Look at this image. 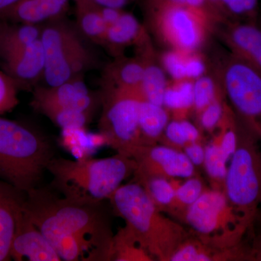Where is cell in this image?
Instances as JSON below:
<instances>
[{
	"label": "cell",
	"instance_id": "cell-1",
	"mask_svg": "<svg viewBox=\"0 0 261 261\" xmlns=\"http://www.w3.org/2000/svg\"><path fill=\"white\" fill-rule=\"evenodd\" d=\"M23 210L62 260H109L113 235L102 202L60 197L38 187L25 194Z\"/></svg>",
	"mask_w": 261,
	"mask_h": 261
},
{
	"label": "cell",
	"instance_id": "cell-2",
	"mask_svg": "<svg viewBox=\"0 0 261 261\" xmlns=\"http://www.w3.org/2000/svg\"><path fill=\"white\" fill-rule=\"evenodd\" d=\"M136 238L159 260H169L189 235L181 225L163 216L138 182L122 185L108 199Z\"/></svg>",
	"mask_w": 261,
	"mask_h": 261
},
{
	"label": "cell",
	"instance_id": "cell-3",
	"mask_svg": "<svg viewBox=\"0 0 261 261\" xmlns=\"http://www.w3.org/2000/svg\"><path fill=\"white\" fill-rule=\"evenodd\" d=\"M136 168L133 159L118 152L105 159L55 157L47 171L53 176L51 187L56 192L75 200L98 202L108 200Z\"/></svg>",
	"mask_w": 261,
	"mask_h": 261
},
{
	"label": "cell",
	"instance_id": "cell-4",
	"mask_svg": "<svg viewBox=\"0 0 261 261\" xmlns=\"http://www.w3.org/2000/svg\"><path fill=\"white\" fill-rule=\"evenodd\" d=\"M55 157L54 147L45 136L0 117V180L27 194L39 187Z\"/></svg>",
	"mask_w": 261,
	"mask_h": 261
},
{
	"label": "cell",
	"instance_id": "cell-5",
	"mask_svg": "<svg viewBox=\"0 0 261 261\" xmlns=\"http://www.w3.org/2000/svg\"><path fill=\"white\" fill-rule=\"evenodd\" d=\"M184 219L205 245L230 251L250 227L230 203L223 190H205L187 208Z\"/></svg>",
	"mask_w": 261,
	"mask_h": 261
},
{
	"label": "cell",
	"instance_id": "cell-6",
	"mask_svg": "<svg viewBox=\"0 0 261 261\" xmlns=\"http://www.w3.org/2000/svg\"><path fill=\"white\" fill-rule=\"evenodd\" d=\"M259 142L238 119V143L228 166L224 192L230 203L250 225L261 207Z\"/></svg>",
	"mask_w": 261,
	"mask_h": 261
},
{
	"label": "cell",
	"instance_id": "cell-7",
	"mask_svg": "<svg viewBox=\"0 0 261 261\" xmlns=\"http://www.w3.org/2000/svg\"><path fill=\"white\" fill-rule=\"evenodd\" d=\"M41 41L45 55L44 78L47 87H56L84 74L94 58L79 33L57 20L42 27Z\"/></svg>",
	"mask_w": 261,
	"mask_h": 261
},
{
	"label": "cell",
	"instance_id": "cell-8",
	"mask_svg": "<svg viewBox=\"0 0 261 261\" xmlns=\"http://www.w3.org/2000/svg\"><path fill=\"white\" fill-rule=\"evenodd\" d=\"M223 92L244 126L261 142V71L231 53L222 63Z\"/></svg>",
	"mask_w": 261,
	"mask_h": 261
},
{
	"label": "cell",
	"instance_id": "cell-9",
	"mask_svg": "<svg viewBox=\"0 0 261 261\" xmlns=\"http://www.w3.org/2000/svg\"><path fill=\"white\" fill-rule=\"evenodd\" d=\"M152 29L173 49L195 53L205 42L216 20L202 10L181 5L146 7Z\"/></svg>",
	"mask_w": 261,
	"mask_h": 261
},
{
	"label": "cell",
	"instance_id": "cell-10",
	"mask_svg": "<svg viewBox=\"0 0 261 261\" xmlns=\"http://www.w3.org/2000/svg\"><path fill=\"white\" fill-rule=\"evenodd\" d=\"M102 112L98 123L99 132L106 137L108 145L120 153L142 146L139 111L142 100L137 92L102 87Z\"/></svg>",
	"mask_w": 261,
	"mask_h": 261
},
{
	"label": "cell",
	"instance_id": "cell-11",
	"mask_svg": "<svg viewBox=\"0 0 261 261\" xmlns=\"http://www.w3.org/2000/svg\"><path fill=\"white\" fill-rule=\"evenodd\" d=\"M135 161V180L161 176L188 178L195 176V166L185 152L168 145L138 146L126 153Z\"/></svg>",
	"mask_w": 261,
	"mask_h": 261
},
{
	"label": "cell",
	"instance_id": "cell-12",
	"mask_svg": "<svg viewBox=\"0 0 261 261\" xmlns=\"http://www.w3.org/2000/svg\"><path fill=\"white\" fill-rule=\"evenodd\" d=\"M10 257L17 261L24 258L31 261L62 260L50 242L32 222L23 206L17 216Z\"/></svg>",
	"mask_w": 261,
	"mask_h": 261
},
{
	"label": "cell",
	"instance_id": "cell-13",
	"mask_svg": "<svg viewBox=\"0 0 261 261\" xmlns=\"http://www.w3.org/2000/svg\"><path fill=\"white\" fill-rule=\"evenodd\" d=\"M32 101L50 103L90 114L95 106V99L84 82L83 75L56 87H36Z\"/></svg>",
	"mask_w": 261,
	"mask_h": 261
},
{
	"label": "cell",
	"instance_id": "cell-14",
	"mask_svg": "<svg viewBox=\"0 0 261 261\" xmlns=\"http://www.w3.org/2000/svg\"><path fill=\"white\" fill-rule=\"evenodd\" d=\"M2 61L3 71L14 81L18 88L33 85L43 77L45 66L40 38Z\"/></svg>",
	"mask_w": 261,
	"mask_h": 261
},
{
	"label": "cell",
	"instance_id": "cell-15",
	"mask_svg": "<svg viewBox=\"0 0 261 261\" xmlns=\"http://www.w3.org/2000/svg\"><path fill=\"white\" fill-rule=\"evenodd\" d=\"M224 38L231 53L261 71V27L255 20L230 22L225 29Z\"/></svg>",
	"mask_w": 261,
	"mask_h": 261
},
{
	"label": "cell",
	"instance_id": "cell-16",
	"mask_svg": "<svg viewBox=\"0 0 261 261\" xmlns=\"http://www.w3.org/2000/svg\"><path fill=\"white\" fill-rule=\"evenodd\" d=\"M68 0H20L0 11V20L12 23L39 24L57 20L65 13Z\"/></svg>",
	"mask_w": 261,
	"mask_h": 261
},
{
	"label": "cell",
	"instance_id": "cell-17",
	"mask_svg": "<svg viewBox=\"0 0 261 261\" xmlns=\"http://www.w3.org/2000/svg\"><path fill=\"white\" fill-rule=\"evenodd\" d=\"M25 194L0 180V261L11 260L10 250L17 216Z\"/></svg>",
	"mask_w": 261,
	"mask_h": 261
},
{
	"label": "cell",
	"instance_id": "cell-18",
	"mask_svg": "<svg viewBox=\"0 0 261 261\" xmlns=\"http://www.w3.org/2000/svg\"><path fill=\"white\" fill-rule=\"evenodd\" d=\"M137 56L144 64L143 78L140 94L143 100L163 106V97L167 88L168 82L162 65L154 60V53L149 37L137 46Z\"/></svg>",
	"mask_w": 261,
	"mask_h": 261
},
{
	"label": "cell",
	"instance_id": "cell-19",
	"mask_svg": "<svg viewBox=\"0 0 261 261\" xmlns=\"http://www.w3.org/2000/svg\"><path fill=\"white\" fill-rule=\"evenodd\" d=\"M143 73V62L140 56L133 58L118 56L103 70L102 87L140 94Z\"/></svg>",
	"mask_w": 261,
	"mask_h": 261
},
{
	"label": "cell",
	"instance_id": "cell-20",
	"mask_svg": "<svg viewBox=\"0 0 261 261\" xmlns=\"http://www.w3.org/2000/svg\"><path fill=\"white\" fill-rule=\"evenodd\" d=\"M148 37L145 28L130 13L122 12L119 18L108 27L106 43L103 47L116 57L121 56L124 48L137 46Z\"/></svg>",
	"mask_w": 261,
	"mask_h": 261
},
{
	"label": "cell",
	"instance_id": "cell-21",
	"mask_svg": "<svg viewBox=\"0 0 261 261\" xmlns=\"http://www.w3.org/2000/svg\"><path fill=\"white\" fill-rule=\"evenodd\" d=\"M42 27L0 20V59L2 61L41 37Z\"/></svg>",
	"mask_w": 261,
	"mask_h": 261
},
{
	"label": "cell",
	"instance_id": "cell-22",
	"mask_svg": "<svg viewBox=\"0 0 261 261\" xmlns=\"http://www.w3.org/2000/svg\"><path fill=\"white\" fill-rule=\"evenodd\" d=\"M74 1L79 30L92 42L104 46L108 25L101 15L100 7L91 0Z\"/></svg>",
	"mask_w": 261,
	"mask_h": 261
},
{
	"label": "cell",
	"instance_id": "cell-23",
	"mask_svg": "<svg viewBox=\"0 0 261 261\" xmlns=\"http://www.w3.org/2000/svg\"><path fill=\"white\" fill-rule=\"evenodd\" d=\"M168 122L169 115L166 108L142 99L139 111L142 146L155 145L162 137Z\"/></svg>",
	"mask_w": 261,
	"mask_h": 261
},
{
	"label": "cell",
	"instance_id": "cell-24",
	"mask_svg": "<svg viewBox=\"0 0 261 261\" xmlns=\"http://www.w3.org/2000/svg\"><path fill=\"white\" fill-rule=\"evenodd\" d=\"M152 257L126 226L113 235L109 260L147 261Z\"/></svg>",
	"mask_w": 261,
	"mask_h": 261
},
{
	"label": "cell",
	"instance_id": "cell-25",
	"mask_svg": "<svg viewBox=\"0 0 261 261\" xmlns=\"http://www.w3.org/2000/svg\"><path fill=\"white\" fill-rule=\"evenodd\" d=\"M31 106L35 111L47 117L53 123L63 130L84 128L92 118L90 113L67 109L50 103L32 101Z\"/></svg>",
	"mask_w": 261,
	"mask_h": 261
},
{
	"label": "cell",
	"instance_id": "cell-26",
	"mask_svg": "<svg viewBox=\"0 0 261 261\" xmlns=\"http://www.w3.org/2000/svg\"><path fill=\"white\" fill-rule=\"evenodd\" d=\"M168 84L163 97V107L176 113L178 116H185L194 107V81L173 80Z\"/></svg>",
	"mask_w": 261,
	"mask_h": 261
},
{
	"label": "cell",
	"instance_id": "cell-27",
	"mask_svg": "<svg viewBox=\"0 0 261 261\" xmlns=\"http://www.w3.org/2000/svg\"><path fill=\"white\" fill-rule=\"evenodd\" d=\"M230 252L213 248L197 238L195 240L189 237L175 250L169 261H211L217 260V258L226 260L224 255Z\"/></svg>",
	"mask_w": 261,
	"mask_h": 261
},
{
	"label": "cell",
	"instance_id": "cell-28",
	"mask_svg": "<svg viewBox=\"0 0 261 261\" xmlns=\"http://www.w3.org/2000/svg\"><path fill=\"white\" fill-rule=\"evenodd\" d=\"M145 188L151 200L161 211H168L172 205L178 185L169 178L153 176L135 180Z\"/></svg>",
	"mask_w": 261,
	"mask_h": 261
},
{
	"label": "cell",
	"instance_id": "cell-29",
	"mask_svg": "<svg viewBox=\"0 0 261 261\" xmlns=\"http://www.w3.org/2000/svg\"><path fill=\"white\" fill-rule=\"evenodd\" d=\"M205 190L200 178L195 176L186 178V181L176 187L174 200L168 212L184 219L187 208L197 200Z\"/></svg>",
	"mask_w": 261,
	"mask_h": 261
},
{
	"label": "cell",
	"instance_id": "cell-30",
	"mask_svg": "<svg viewBox=\"0 0 261 261\" xmlns=\"http://www.w3.org/2000/svg\"><path fill=\"white\" fill-rule=\"evenodd\" d=\"M203 166L207 176L214 182L216 190L224 191V181L228 170V161L225 159L216 141L205 147Z\"/></svg>",
	"mask_w": 261,
	"mask_h": 261
},
{
	"label": "cell",
	"instance_id": "cell-31",
	"mask_svg": "<svg viewBox=\"0 0 261 261\" xmlns=\"http://www.w3.org/2000/svg\"><path fill=\"white\" fill-rule=\"evenodd\" d=\"M163 134L168 142L175 147H184L188 144L198 142L200 137L198 128L185 119L168 122Z\"/></svg>",
	"mask_w": 261,
	"mask_h": 261
},
{
	"label": "cell",
	"instance_id": "cell-32",
	"mask_svg": "<svg viewBox=\"0 0 261 261\" xmlns=\"http://www.w3.org/2000/svg\"><path fill=\"white\" fill-rule=\"evenodd\" d=\"M193 94V108L197 113L221 96L219 85L214 79L205 75L194 81Z\"/></svg>",
	"mask_w": 261,
	"mask_h": 261
},
{
	"label": "cell",
	"instance_id": "cell-33",
	"mask_svg": "<svg viewBox=\"0 0 261 261\" xmlns=\"http://www.w3.org/2000/svg\"><path fill=\"white\" fill-rule=\"evenodd\" d=\"M226 16L255 20L259 0H218Z\"/></svg>",
	"mask_w": 261,
	"mask_h": 261
},
{
	"label": "cell",
	"instance_id": "cell-34",
	"mask_svg": "<svg viewBox=\"0 0 261 261\" xmlns=\"http://www.w3.org/2000/svg\"><path fill=\"white\" fill-rule=\"evenodd\" d=\"M190 53L172 49L163 55L161 65L173 80H187V61Z\"/></svg>",
	"mask_w": 261,
	"mask_h": 261
},
{
	"label": "cell",
	"instance_id": "cell-35",
	"mask_svg": "<svg viewBox=\"0 0 261 261\" xmlns=\"http://www.w3.org/2000/svg\"><path fill=\"white\" fill-rule=\"evenodd\" d=\"M18 89L14 81L0 70V115L10 112L18 106Z\"/></svg>",
	"mask_w": 261,
	"mask_h": 261
},
{
	"label": "cell",
	"instance_id": "cell-36",
	"mask_svg": "<svg viewBox=\"0 0 261 261\" xmlns=\"http://www.w3.org/2000/svg\"><path fill=\"white\" fill-rule=\"evenodd\" d=\"M227 106L221 99V97L204 108L199 114L201 126L206 130L211 132L219 126L226 113Z\"/></svg>",
	"mask_w": 261,
	"mask_h": 261
},
{
	"label": "cell",
	"instance_id": "cell-37",
	"mask_svg": "<svg viewBox=\"0 0 261 261\" xmlns=\"http://www.w3.org/2000/svg\"><path fill=\"white\" fill-rule=\"evenodd\" d=\"M159 4L181 5L202 10L212 16L216 21L223 20L226 18L209 0H145L146 7Z\"/></svg>",
	"mask_w": 261,
	"mask_h": 261
},
{
	"label": "cell",
	"instance_id": "cell-38",
	"mask_svg": "<svg viewBox=\"0 0 261 261\" xmlns=\"http://www.w3.org/2000/svg\"><path fill=\"white\" fill-rule=\"evenodd\" d=\"M184 152L194 166H200L203 165L205 147H202L198 142L188 144L184 147Z\"/></svg>",
	"mask_w": 261,
	"mask_h": 261
},
{
	"label": "cell",
	"instance_id": "cell-39",
	"mask_svg": "<svg viewBox=\"0 0 261 261\" xmlns=\"http://www.w3.org/2000/svg\"><path fill=\"white\" fill-rule=\"evenodd\" d=\"M100 7V6H99ZM122 9L114 8H106V7H100V13L104 21L108 27L112 25L121 16Z\"/></svg>",
	"mask_w": 261,
	"mask_h": 261
},
{
	"label": "cell",
	"instance_id": "cell-40",
	"mask_svg": "<svg viewBox=\"0 0 261 261\" xmlns=\"http://www.w3.org/2000/svg\"><path fill=\"white\" fill-rule=\"evenodd\" d=\"M91 1L100 7L122 9V8L129 3L130 0H91Z\"/></svg>",
	"mask_w": 261,
	"mask_h": 261
},
{
	"label": "cell",
	"instance_id": "cell-41",
	"mask_svg": "<svg viewBox=\"0 0 261 261\" xmlns=\"http://www.w3.org/2000/svg\"><path fill=\"white\" fill-rule=\"evenodd\" d=\"M252 258H254V260L261 261V238L260 241L257 242L256 246L254 247L253 251L251 252Z\"/></svg>",
	"mask_w": 261,
	"mask_h": 261
},
{
	"label": "cell",
	"instance_id": "cell-42",
	"mask_svg": "<svg viewBox=\"0 0 261 261\" xmlns=\"http://www.w3.org/2000/svg\"><path fill=\"white\" fill-rule=\"evenodd\" d=\"M213 5H214L215 8H217L218 10L222 13L223 15L226 17V15L224 14V12H223L222 9H221V6H220L219 1L218 0H209Z\"/></svg>",
	"mask_w": 261,
	"mask_h": 261
}]
</instances>
